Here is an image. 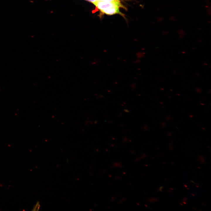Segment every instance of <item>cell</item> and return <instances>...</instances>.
I'll use <instances>...</instances> for the list:
<instances>
[{"label": "cell", "mask_w": 211, "mask_h": 211, "mask_svg": "<svg viewBox=\"0 0 211 211\" xmlns=\"http://www.w3.org/2000/svg\"><path fill=\"white\" fill-rule=\"evenodd\" d=\"M186 188H187L188 190H189V188H187V187H186Z\"/></svg>", "instance_id": "d4e9b609"}, {"label": "cell", "mask_w": 211, "mask_h": 211, "mask_svg": "<svg viewBox=\"0 0 211 211\" xmlns=\"http://www.w3.org/2000/svg\"><path fill=\"white\" fill-rule=\"evenodd\" d=\"M168 135L169 136H171V132H169L168 134Z\"/></svg>", "instance_id": "7c38bea8"}, {"label": "cell", "mask_w": 211, "mask_h": 211, "mask_svg": "<svg viewBox=\"0 0 211 211\" xmlns=\"http://www.w3.org/2000/svg\"><path fill=\"white\" fill-rule=\"evenodd\" d=\"M183 201L186 202L187 200V198L186 197H184L183 198Z\"/></svg>", "instance_id": "30bf717a"}, {"label": "cell", "mask_w": 211, "mask_h": 211, "mask_svg": "<svg viewBox=\"0 0 211 211\" xmlns=\"http://www.w3.org/2000/svg\"><path fill=\"white\" fill-rule=\"evenodd\" d=\"M40 205L38 203L36 204L34 207L33 208V210H38L39 208Z\"/></svg>", "instance_id": "3957f363"}, {"label": "cell", "mask_w": 211, "mask_h": 211, "mask_svg": "<svg viewBox=\"0 0 211 211\" xmlns=\"http://www.w3.org/2000/svg\"><path fill=\"white\" fill-rule=\"evenodd\" d=\"M199 158L200 159L201 163L202 164H203L205 162V161L203 157L201 156H200Z\"/></svg>", "instance_id": "5b68a950"}, {"label": "cell", "mask_w": 211, "mask_h": 211, "mask_svg": "<svg viewBox=\"0 0 211 211\" xmlns=\"http://www.w3.org/2000/svg\"><path fill=\"white\" fill-rule=\"evenodd\" d=\"M202 128L203 130H205V128Z\"/></svg>", "instance_id": "cb8c5ba5"}, {"label": "cell", "mask_w": 211, "mask_h": 211, "mask_svg": "<svg viewBox=\"0 0 211 211\" xmlns=\"http://www.w3.org/2000/svg\"><path fill=\"white\" fill-rule=\"evenodd\" d=\"M189 117L190 118H193V116L192 115H189Z\"/></svg>", "instance_id": "5bb4252c"}, {"label": "cell", "mask_w": 211, "mask_h": 211, "mask_svg": "<svg viewBox=\"0 0 211 211\" xmlns=\"http://www.w3.org/2000/svg\"><path fill=\"white\" fill-rule=\"evenodd\" d=\"M98 0L103 1H108V2L115 1V0Z\"/></svg>", "instance_id": "ba28073f"}, {"label": "cell", "mask_w": 211, "mask_h": 211, "mask_svg": "<svg viewBox=\"0 0 211 211\" xmlns=\"http://www.w3.org/2000/svg\"><path fill=\"white\" fill-rule=\"evenodd\" d=\"M162 125L163 127H165L166 126V124L164 122H163L162 124Z\"/></svg>", "instance_id": "9c48e42d"}, {"label": "cell", "mask_w": 211, "mask_h": 211, "mask_svg": "<svg viewBox=\"0 0 211 211\" xmlns=\"http://www.w3.org/2000/svg\"><path fill=\"white\" fill-rule=\"evenodd\" d=\"M184 186L185 187H187V186L186 185H184Z\"/></svg>", "instance_id": "2e32d148"}, {"label": "cell", "mask_w": 211, "mask_h": 211, "mask_svg": "<svg viewBox=\"0 0 211 211\" xmlns=\"http://www.w3.org/2000/svg\"><path fill=\"white\" fill-rule=\"evenodd\" d=\"M169 191L170 192H171V190H169Z\"/></svg>", "instance_id": "603a6c76"}, {"label": "cell", "mask_w": 211, "mask_h": 211, "mask_svg": "<svg viewBox=\"0 0 211 211\" xmlns=\"http://www.w3.org/2000/svg\"><path fill=\"white\" fill-rule=\"evenodd\" d=\"M196 92L198 93H200L202 92V90L199 88H197L195 89Z\"/></svg>", "instance_id": "52a82bcc"}, {"label": "cell", "mask_w": 211, "mask_h": 211, "mask_svg": "<svg viewBox=\"0 0 211 211\" xmlns=\"http://www.w3.org/2000/svg\"><path fill=\"white\" fill-rule=\"evenodd\" d=\"M119 7H116L107 8L101 10V11L103 14H106L107 15H112L116 14H119L122 15L123 14L119 11Z\"/></svg>", "instance_id": "7a4b0ae2"}, {"label": "cell", "mask_w": 211, "mask_h": 211, "mask_svg": "<svg viewBox=\"0 0 211 211\" xmlns=\"http://www.w3.org/2000/svg\"><path fill=\"white\" fill-rule=\"evenodd\" d=\"M163 188V186L160 187L159 188V190L160 191H162V188Z\"/></svg>", "instance_id": "8fae6325"}, {"label": "cell", "mask_w": 211, "mask_h": 211, "mask_svg": "<svg viewBox=\"0 0 211 211\" xmlns=\"http://www.w3.org/2000/svg\"><path fill=\"white\" fill-rule=\"evenodd\" d=\"M160 103H161V104H162V103H161V102H160Z\"/></svg>", "instance_id": "484cf974"}, {"label": "cell", "mask_w": 211, "mask_h": 211, "mask_svg": "<svg viewBox=\"0 0 211 211\" xmlns=\"http://www.w3.org/2000/svg\"><path fill=\"white\" fill-rule=\"evenodd\" d=\"M183 203H184V204H186V202H185V201H183Z\"/></svg>", "instance_id": "9a60e30c"}, {"label": "cell", "mask_w": 211, "mask_h": 211, "mask_svg": "<svg viewBox=\"0 0 211 211\" xmlns=\"http://www.w3.org/2000/svg\"><path fill=\"white\" fill-rule=\"evenodd\" d=\"M115 1L118 2L119 3H120V0H115Z\"/></svg>", "instance_id": "4fadbf2b"}, {"label": "cell", "mask_w": 211, "mask_h": 211, "mask_svg": "<svg viewBox=\"0 0 211 211\" xmlns=\"http://www.w3.org/2000/svg\"><path fill=\"white\" fill-rule=\"evenodd\" d=\"M94 5L100 10L116 7L125 8L120 3L115 1L108 2L98 0Z\"/></svg>", "instance_id": "6da1fadb"}, {"label": "cell", "mask_w": 211, "mask_h": 211, "mask_svg": "<svg viewBox=\"0 0 211 211\" xmlns=\"http://www.w3.org/2000/svg\"><path fill=\"white\" fill-rule=\"evenodd\" d=\"M201 104L202 105H204V104H203V103H201Z\"/></svg>", "instance_id": "d6986e66"}, {"label": "cell", "mask_w": 211, "mask_h": 211, "mask_svg": "<svg viewBox=\"0 0 211 211\" xmlns=\"http://www.w3.org/2000/svg\"><path fill=\"white\" fill-rule=\"evenodd\" d=\"M170 189H171V190H173V188H171Z\"/></svg>", "instance_id": "7402d4cb"}, {"label": "cell", "mask_w": 211, "mask_h": 211, "mask_svg": "<svg viewBox=\"0 0 211 211\" xmlns=\"http://www.w3.org/2000/svg\"><path fill=\"white\" fill-rule=\"evenodd\" d=\"M195 186H196V187H197V188H199V187H198V186H197V185H196Z\"/></svg>", "instance_id": "44dd1931"}, {"label": "cell", "mask_w": 211, "mask_h": 211, "mask_svg": "<svg viewBox=\"0 0 211 211\" xmlns=\"http://www.w3.org/2000/svg\"><path fill=\"white\" fill-rule=\"evenodd\" d=\"M180 204L181 205H183V204H182L181 203H180Z\"/></svg>", "instance_id": "ffe728a7"}, {"label": "cell", "mask_w": 211, "mask_h": 211, "mask_svg": "<svg viewBox=\"0 0 211 211\" xmlns=\"http://www.w3.org/2000/svg\"><path fill=\"white\" fill-rule=\"evenodd\" d=\"M86 1H88L89 2L92 3L94 4L96 3L98 0H85Z\"/></svg>", "instance_id": "8992f818"}, {"label": "cell", "mask_w": 211, "mask_h": 211, "mask_svg": "<svg viewBox=\"0 0 211 211\" xmlns=\"http://www.w3.org/2000/svg\"><path fill=\"white\" fill-rule=\"evenodd\" d=\"M198 168H199V169H200V167H198Z\"/></svg>", "instance_id": "4316f807"}, {"label": "cell", "mask_w": 211, "mask_h": 211, "mask_svg": "<svg viewBox=\"0 0 211 211\" xmlns=\"http://www.w3.org/2000/svg\"><path fill=\"white\" fill-rule=\"evenodd\" d=\"M170 118V117H167V118H168V119H167V120H169L170 119H169V118Z\"/></svg>", "instance_id": "e0dca14e"}, {"label": "cell", "mask_w": 211, "mask_h": 211, "mask_svg": "<svg viewBox=\"0 0 211 211\" xmlns=\"http://www.w3.org/2000/svg\"><path fill=\"white\" fill-rule=\"evenodd\" d=\"M191 195H192L193 196H195V195H194V194H191Z\"/></svg>", "instance_id": "ac0fdd59"}, {"label": "cell", "mask_w": 211, "mask_h": 211, "mask_svg": "<svg viewBox=\"0 0 211 211\" xmlns=\"http://www.w3.org/2000/svg\"><path fill=\"white\" fill-rule=\"evenodd\" d=\"M149 201L150 202H157L158 201V199H157L154 198H151L149 200Z\"/></svg>", "instance_id": "277c9868"}]
</instances>
